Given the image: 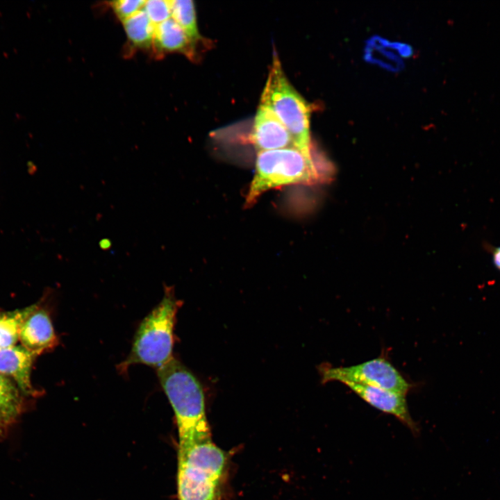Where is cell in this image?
Segmentation results:
<instances>
[{"instance_id":"5","label":"cell","mask_w":500,"mask_h":500,"mask_svg":"<svg viewBox=\"0 0 500 500\" xmlns=\"http://www.w3.org/2000/svg\"><path fill=\"white\" fill-rule=\"evenodd\" d=\"M260 103L275 113L290 133L296 147L311 151L310 105L288 80L276 53Z\"/></svg>"},{"instance_id":"7","label":"cell","mask_w":500,"mask_h":500,"mask_svg":"<svg viewBox=\"0 0 500 500\" xmlns=\"http://www.w3.org/2000/svg\"><path fill=\"white\" fill-rule=\"evenodd\" d=\"M342 384L371 406L396 417L415 437L419 435L420 428L410 414L406 396L367 385L351 382H344Z\"/></svg>"},{"instance_id":"16","label":"cell","mask_w":500,"mask_h":500,"mask_svg":"<svg viewBox=\"0 0 500 500\" xmlns=\"http://www.w3.org/2000/svg\"><path fill=\"white\" fill-rule=\"evenodd\" d=\"M142 9L155 26L172 18L170 0L145 1Z\"/></svg>"},{"instance_id":"6","label":"cell","mask_w":500,"mask_h":500,"mask_svg":"<svg viewBox=\"0 0 500 500\" xmlns=\"http://www.w3.org/2000/svg\"><path fill=\"white\" fill-rule=\"evenodd\" d=\"M323 383L351 382L382 388L406 396L412 385L385 356L347 366L322 365L319 370Z\"/></svg>"},{"instance_id":"15","label":"cell","mask_w":500,"mask_h":500,"mask_svg":"<svg viewBox=\"0 0 500 500\" xmlns=\"http://www.w3.org/2000/svg\"><path fill=\"white\" fill-rule=\"evenodd\" d=\"M33 306L12 312L0 313V349L15 346L19 340L21 324Z\"/></svg>"},{"instance_id":"20","label":"cell","mask_w":500,"mask_h":500,"mask_svg":"<svg viewBox=\"0 0 500 500\" xmlns=\"http://www.w3.org/2000/svg\"><path fill=\"white\" fill-rule=\"evenodd\" d=\"M1 428H0V432H1Z\"/></svg>"},{"instance_id":"2","label":"cell","mask_w":500,"mask_h":500,"mask_svg":"<svg viewBox=\"0 0 500 500\" xmlns=\"http://www.w3.org/2000/svg\"><path fill=\"white\" fill-rule=\"evenodd\" d=\"M228 463L226 453L212 438L178 447V499L221 500Z\"/></svg>"},{"instance_id":"11","label":"cell","mask_w":500,"mask_h":500,"mask_svg":"<svg viewBox=\"0 0 500 500\" xmlns=\"http://www.w3.org/2000/svg\"><path fill=\"white\" fill-rule=\"evenodd\" d=\"M152 53L158 58L169 53H180L190 60L195 57L194 47L172 18L155 26Z\"/></svg>"},{"instance_id":"13","label":"cell","mask_w":500,"mask_h":500,"mask_svg":"<svg viewBox=\"0 0 500 500\" xmlns=\"http://www.w3.org/2000/svg\"><path fill=\"white\" fill-rule=\"evenodd\" d=\"M22 410L20 390L9 378L0 374V428L14 422Z\"/></svg>"},{"instance_id":"3","label":"cell","mask_w":500,"mask_h":500,"mask_svg":"<svg viewBox=\"0 0 500 500\" xmlns=\"http://www.w3.org/2000/svg\"><path fill=\"white\" fill-rule=\"evenodd\" d=\"M312 152L288 147L257 152L256 172L246 198L250 206L265 192L291 184L324 183Z\"/></svg>"},{"instance_id":"4","label":"cell","mask_w":500,"mask_h":500,"mask_svg":"<svg viewBox=\"0 0 500 500\" xmlns=\"http://www.w3.org/2000/svg\"><path fill=\"white\" fill-rule=\"evenodd\" d=\"M181 304L175 297L174 287L164 285V296L141 322L131 352L119 367L122 369L134 364L158 369L173 358V330Z\"/></svg>"},{"instance_id":"9","label":"cell","mask_w":500,"mask_h":500,"mask_svg":"<svg viewBox=\"0 0 500 500\" xmlns=\"http://www.w3.org/2000/svg\"><path fill=\"white\" fill-rule=\"evenodd\" d=\"M19 340L22 347L36 356L56 344L57 338L46 310L33 306L21 324Z\"/></svg>"},{"instance_id":"10","label":"cell","mask_w":500,"mask_h":500,"mask_svg":"<svg viewBox=\"0 0 500 500\" xmlns=\"http://www.w3.org/2000/svg\"><path fill=\"white\" fill-rule=\"evenodd\" d=\"M35 356L22 345L0 349V374L12 378L26 395L34 394L31 372Z\"/></svg>"},{"instance_id":"19","label":"cell","mask_w":500,"mask_h":500,"mask_svg":"<svg viewBox=\"0 0 500 500\" xmlns=\"http://www.w3.org/2000/svg\"><path fill=\"white\" fill-rule=\"evenodd\" d=\"M99 245L101 249L107 251L111 248L112 242L111 240L108 238H103L99 241Z\"/></svg>"},{"instance_id":"17","label":"cell","mask_w":500,"mask_h":500,"mask_svg":"<svg viewBox=\"0 0 500 500\" xmlns=\"http://www.w3.org/2000/svg\"><path fill=\"white\" fill-rule=\"evenodd\" d=\"M144 0H117L110 1V6L122 22L142 9Z\"/></svg>"},{"instance_id":"1","label":"cell","mask_w":500,"mask_h":500,"mask_svg":"<svg viewBox=\"0 0 500 500\" xmlns=\"http://www.w3.org/2000/svg\"><path fill=\"white\" fill-rule=\"evenodd\" d=\"M157 374L175 413L178 447L212 438L204 394L196 377L174 358L157 369Z\"/></svg>"},{"instance_id":"14","label":"cell","mask_w":500,"mask_h":500,"mask_svg":"<svg viewBox=\"0 0 500 500\" xmlns=\"http://www.w3.org/2000/svg\"><path fill=\"white\" fill-rule=\"evenodd\" d=\"M172 18L182 28L192 46L201 40L199 32L196 10L192 0H170Z\"/></svg>"},{"instance_id":"18","label":"cell","mask_w":500,"mask_h":500,"mask_svg":"<svg viewBox=\"0 0 500 500\" xmlns=\"http://www.w3.org/2000/svg\"><path fill=\"white\" fill-rule=\"evenodd\" d=\"M483 248L490 255L494 266L500 271V246L494 247L491 244L484 242Z\"/></svg>"},{"instance_id":"12","label":"cell","mask_w":500,"mask_h":500,"mask_svg":"<svg viewBox=\"0 0 500 500\" xmlns=\"http://www.w3.org/2000/svg\"><path fill=\"white\" fill-rule=\"evenodd\" d=\"M128 43L134 49L152 51L155 25L143 9L122 22Z\"/></svg>"},{"instance_id":"8","label":"cell","mask_w":500,"mask_h":500,"mask_svg":"<svg viewBox=\"0 0 500 500\" xmlns=\"http://www.w3.org/2000/svg\"><path fill=\"white\" fill-rule=\"evenodd\" d=\"M251 141L258 152L296 147L285 126L267 105L260 102L254 118Z\"/></svg>"}]
</instances>
